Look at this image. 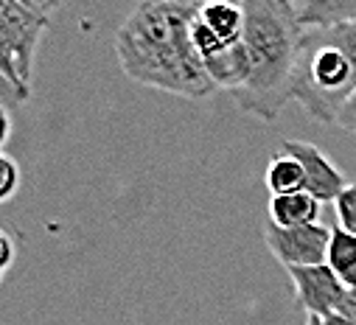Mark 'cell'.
<instances>
[{
  "instance_id": "6da1fadb",
  "label": "cell",
  "mask_w": 356,
  "mask_h": 325,
  "mask_svg": "<svg viewBox=\"0 0 356 325\" xmlns=\"http://www.w3.org/2000/svg\"><path fill=\"white\" fill-rule=\"evenodd\" d=\"M200 9L202 3L188 0L138 3L115 31L113 42L127 78L191 101L213 96L216 85L191 40Z\"/></svg>"
},
{
  "instance_id": "7a4b0ae2",
  "label": "cell",
  "mask_w": 356,
  "mask_h": 325,
  "mask_svg": "<svg viewBox=\"0 0 356 325\" xmlns=\"http://www.w3.org/2000/svg\"><path fill=\"white\" fill-rule=\"evenodd\" d=\"M298 3L289 0H250L244 3V48L250 78L236 93V104L261 121H275L292 101V76L300 51Z\"/></svg>"
},
{
  "instance_id": "3957f363",
  "label": "cell",
  "mask_w": 356,
  "mask_h": 325,
  "mask_svg": "<svg viewBox=\"0 0 356 325\" xmlns=\"http://www.w3.org/2000/svg\"><path fill=\"white\" fill-rule=\"evenodd\" d=\"M356 93V23L309 28L300 34L292 101L314 121L337 124L342 107Z\"/></svg>"
},
{
  "instance_id": "277c9868",
  "label": "cell",
  "mask_w": 356,
  "mask_h": 325,
  "mask_svg": "<svg viewBox=\"0 0 356 325\" xmlns=\"http://www.w3.org/2000/svg\"><path fill=\"white\" fill-rule=\"evenodd\" d=\"M54 0H0V93L3 107H20L31 96V70L51 15Z\"/></svg>"
},
{
  "instance_id": "5b68a950",
  "label": "cell",
  "mask_w": 356,
  "mask_h": 325,
  "mask_svg": "<svg viewBox=\"0 0 356 325\" xmlns=\"http://www.w3.org/2000/svg\"><path fill=\"white\" fill-rule=\"evenodd\" d=\"M264 241L270 256L286 267H320L328 261V247H331V227L314 222L303 227H275L273 222L264 227Z\"/></svg>"
},
{
  "instance_id": "8992f818",
  "label": "cell",
  "mask_w": 356,
  "mask_h": 325,
  "mask_svg": "<svg viewBox=\"0 0 356 325\" xmlns=\"http://www.w3.org/2000/svg\"><path fill=\"white\" fill-rule=\"evenodd\" d=\"M286 272H289V281L295 286V297L309 311V317L328 319V317L339 314L350 289L337 278V272L328 264L295 267V269H286Z\"/></svg>"
},
{
  "instance_id": "52a82bcc",
  "label": "cell",
  "mask_w": 356,
  "mask_h": 325,
  "mask_svg": "<svg viewBox=\"0 0 356 325\" xmlns=\"http://www.w3.org/2000/svg\"><path fill=\"white\" fill-rule=\"evenodd\" d=\"M281 151L295 157L300 166H303V174H306V191L317 199V202H337V197L348 188V180L345 174L331 162V157L309 143V140H284L281 143Z\"/></svg>"
},
{
  "instance_id": "ba28073f",
  "label": "cell",
  "mask_w": 356,
  "mask_h": 325,
  "mask_svg": "<svg viewBox=\"0 0 356 325\" xmlns=\"http://www.w3.org/2000/svg\"><path fill=\"white\" fill-rule=\"evenodd\" d=\"M205 70L211 76V81L216 85V90H241L250 78V59H247V48L244 42L227 45L225 51H219L216 56L205 59Z\"/></svg>"
},
{
  "instance_id": "9c48e42d",
  "label": "cell",
  "mask_w": 356,
  "mask_h": 325,
  "mask_svg": "<svg viewBox=\"0 0 356 325\" xmlns=\"http://www.w3.org/2000/svg\"><path fill=\"white\" fill-rule=\"evenodd\" d=\"M320 205L309 191L300 194H286V197H273L266 205L270 222L275 227H303V224H314L320 222Z\"/></svg>"
},
{
  "instance_id": "30bf717a",
  "label": "cell",
  "mask_w": 356,
  "mask_h": 325,
  "mask_svg": "<svg viewBox=\"0 0 356 325\" xmlns=\"http://www.w3.org/2000/svg\"><path fill=\"white\" fill-rule=\"evenodd\" d=\"M200 20L225 42V45H236L244 40V6L238 3H202L200 9Z\"/></svg>"
},
{
  "instance_id": "8fae6325",
  "label": "cell",
  "mask_w": 356,
  "mask_h": 325,
  "mask_svg": "<svg viewBox=\"0 0 356 325\" xmlns=\"http://www.w3.org/2000/svg\"><path fill=\"white\" fill-rule=\"evenodd\" d=\"M264 183H266V191H270L273 197H286V194L306 191L303 166H300L295 157H289L284 151L273 154L270 166H266V172H264Z\"/></svg>"
},
{
  "instance_id": "7c38bea8",
  "label": "cell",
  "mask_w": 356,
  "mask_h": 325,
  "mask_svg": "<svg viewBox=\"0 0 356 325\" xmlns=\"http://www.w3.org/2000/svg\"><path fill=\"white\" fill-rule=\"evenodd\" d=\"M337 278L356 292V235L342 230V227H331V247H328V261H325Z\"/></svg>"
},
{
  "instance_id": "4fadbf2b",
  "label": "cell",
  "mask_w": 356,
  "mask_h": 325,
  "mask_svg": "<svg viewBox=\"0 0 356 325\" xmlns=\"http://www.w3.org/2000/svg\"><path fill=\"white\" fill-rule=\"evenodd\" d=\"M334 216H337V227H342V230L356 235V180L348 183V188L337 197Z\"/></svg>"
},
{
  "instance_id": "5bb4252c",
  "label": "cell",
  "mask_w": 356,
  "mask_h": 325,
  "mask_svg": "<svg viewBox=\"0 0 356 325\" xmlns=\"http://www.w3.org/2000/svg\"><path fill=\"white\" fill-rule=\"evenodd\" d=\"M191 40H194V48L200 51V56H202V62L205 59H211V56H216L219 51H225L227 45L200 20V15H197V20H194V28H191Z\"/></svg>"
},
{
  "instance_id": "9a60e30c",
  "label": "cell",
  "mask_w": 356,
  "mask_h": 325,
  "mask_svg": "<svg viewBox=\"0 0 356 325\" xmlns=\"http://www.w3.org/2000/svg\"><path fill=\"white\" fill-rule=\"evenodd\" d=\"M0 174H3V180H0V199L9 202L20 188V166L12 154H0Z\"/></svg>"
},
{
  "instance_id": "2e32d148",
  "label": "cell",
  "mask_w": 356,
  "mask_h": 325,
  "mask_svg": "<svg viewBox=\"0 0 356 325\" xmlns=\"http://www.w3.org/2000/svg\"><path fill=\"white\" fill-rule=\"evenodd\" d=\"M15 256H17V241H15L12 230L0 227V278H6V272L12 269Z\"/></svg>"
},
{
  "instance_id": "e0dca14e",
  "label": "cell",
  "mask_w": 356,
  "mask_h": 325,
  "mask_svg": "<svg viewBox=\"0 0 356 325\" xmlns=\"http://www.w3.org/2000/svg\"><path fill=\"white\" fill-rule=\"evenodd\" d=\"M337 126L339 129H345V132H350V135H356V93L348 99V104L342 107V112H339V118H337Z\"/></svg>"
},
{
  "instance_id": "ac0fdd59",
  "label": "cell",
  "mask_w": 356,
  "mask_h": 325,
  "mask_svg": "<svg viewBox=\"0 0 356 325\" xmlns=\"http://www.w3.org/2000/svg\"><path fill=\"white\" fill-rule=\"evenodd\" d=\"M0 118H3V126H0V143H9V135H12V110L9 107H3L0 110Z\"/></svg>"
},
{
  "instance_id": "d6986e66",
  "label": "cell",
  "mask_w": 356,
  "mask_h": 325,
  "mask_svg": "<svg viewBox=\"0 0 356 325\" xmlns=\"http://www.w3.org/2000/svg\"><path fill=\"white\" fill-rule=\"evenodd\" d=\"M317 325H353L345 314H334V317H328V319H320L317 317Z\"/></svg>"
},
{
  "instance_id": "ffe728a7",
  "label": "cell",
  "mask_w": 356,
  "mask_h": 325,
  "mask_svg": "<svg viewBox=\"0 0 356 325\" xmlns=\"http://www.w3.org/2000/svg\"><path fill=\"white\" fill-rule=\"evenodd\" d=\"M306 325H317V317H309V322Z\"/></svg>"
}]
</instances>
